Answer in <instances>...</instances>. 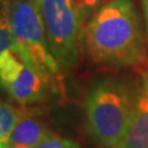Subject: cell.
<instances>
[{"label": "cell", "mask_w": 148, "mask_h": 148, "mask_svg": "<svg viewBox=\"0 0 148 148\" xmlns=\"http://www.w3.org/2000/svg\"><path fill=\"white\" fill-rule=\"evenodd\" d=\"M52 133L53 131L42 114L35 110H25L12 131L9 148H36Z\"/></svg>", "instance_id": "52a82bcc"}, {"label": "cell", "mask_w": 148, "mask_h": 148, "mask_svg": "<svg viewBox=\"0 0 148 148\" xmlns=\"http://www.w3.org/2000/svg\"><path fill=\"white\" fill-rule=\"evenodd\" d=\"M36 148H82L77 142L68 138H62L53 132L45 141H42Z\"/></svg>", "instance_id": "8fae6325"}, {"label": "cell", "mask_w": 148, "mask_h": 148, "mask_svg": "<svg viewBox=\"0 0 148 148\" xmlns=\"http://www.w3.org/2000/svg\"><path fill=\"white\" fill-rule=\"evenodd\" d=\"M14 51L30 66L48 77H57L61 67L48 47L47 37L36 0H14L9 5Z\"/></svg>", "instance_id": "3957f363"}, {"label": "cell", "mask_w": 148, "mask_h": 148, "mask_svg": "<svg viewBox=\"0 0 148 148\" xmlns=\"http://www.w3.org/2000/svg\"><path fill=\"white\" fill-rule=\"evenodd\" d=\"M109 1L110 0H69L83 25H86V22Z\"/></svg>", "instance_id": "9c48e42d"}, {"label": "cell", "mask_w": 148, "mask_h": 148, "mask_svg": "<svg viewBox=\"0 0 148 148\" xmlns=\"http://www.w3.org/2000/svg\"><path fill=\"white\" fill-rule=\"evenodd\" d=\"M42 16L48 47L63 69H71L79 61L84 25L69 0H36Z\"/></svg>", "instance_id": "277c9868"}, {"label": "cell", "mask_w": 148, "mask_h": 148, "mask_svg": "<svg viewBox=\"0 0 148 148\" xmlns=\"http://www.w3.org/2000/svg\"><path fill=\"white\" fill-rule=\"evenodd\" d=\"M9 49L14 51V37L9 18V5L5 4L0 9V56Z\"/></svg>", "instance_id": "30bf717a"}, {"label": "cell", "mask_w": 148, "mask_h": 148, "mask_svg": "<svg viewBox=\"0 0 148 148\" xmlns=\"http://www.w3.org/2000/svg\"><path fill=\"white\" fill-rule=\"evenodd\" d=\"M83 40L98 64L135 66L146 56L141 21L132 0H110L86 22Z\"/></svg>", "instance_id": "6da1fadb"}, {"label": "cell", "mask_w": 148, "mask_h": 148, "mask_svg": "<svg viewBox=\"0 0 148 148\" xmlns=\"http://www.w3.org/2000/svg\"><path fill=\"white\" fill-rule=\"evenodd\" d=\"M22 109L0 101V148H9V142L14 128L24 115Z\"/></svg>", "instance_id": "ba28073f"}, {"label": "cell", "mask_w": 148, "mask_h": 148, "mask_svg": "<svg viewBox=\"0 0 148 148\" xmlns=\"http://www.w3.org/2000/svg\"><path fill=\"white\" fill-rule=\"evenodd\" d=\"M116 148H148V72L141 78L131 121Z\"/></svg>", "instance_id": "8992f818"}, {"label": "cell", "mask_w": 148, "mask_h": 148, "mask_svg": "<svg viewBox=\"0 0 148 148\" xmlns=\"http://www.w3.org/2000/svg\"><path fill=\"white\" fill-rule=\"evenodd\" d=\"M136 90L115 77L91 83L85 96L86 131L100 145L116 148L126 133L135 106Z\"/></svg>", "instance_id": "7a4b0ae2"}, {"label": "cell", "mask_w": 148, "mask_h": 148, "mask_svg": "<svg viewBox=\"0 0 148 148\" xmlns=\"http://www.w3.org/2000/svg\"><path fill=\"white\" fill-rule=\"evenodd\" d=\"M142 6H143V12H145L146 27H147V35H148V0H142Z\"/></svg>", "instance_id": "7c38bea8"}, {"label": "cell", "mask_w": 148, "mask_h": 148, "mask_svg": "<svg viewBox=\"0 0 148 148\" xmlns=\"http://www.w3.org/2000/svg\"><path fill=\"white\" fill-rule=\"evenodd\" d=\"M51 77L26 63L15 51L0 56V88L20 105L43 101L48 92Z\"/></svg>", "instance_id": "5b68a950"}]
</instances>
